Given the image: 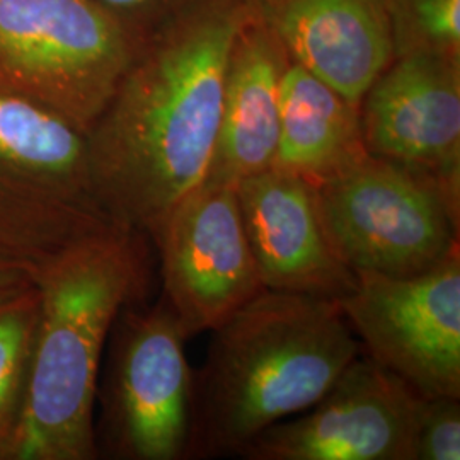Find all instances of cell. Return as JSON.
<instances>
[{
	"instance_id": "8fae6325",
	"label": "cell",
	"mask_w": 460,
	"mask_h": 460,
	"mask_svg": "<svg viewBox=\"0 0 460 460\" xmlns=\"http://www.w3.org/2000/svg\"><path fill=\"white\" fill-rule=\"evenodd\" d=\"M368 155L402 165L460 195V58L394 57L360 106Z\"/></svg>"
},
{
	"instance_id": "7a4b0ae2",
	"label": "cell",
	"mask_w": 460,
	"mask_h": 460,
	"mask_svg": "<svg viewBox=\"0 0 460 460\" xmlns=\"http://www.w3.org/2000/svg\"><path fill=\"white\" fill-rule=\"evenodd\" d=\"M40 315L16 428L0 460L98 459L96 391L116 317L146 300L148 235L110 226L33 275Z\"/></svg>"
},
{
	"instance_id": "52a82bcc",
	"label": "cell",
	"mask_w": 460,
	"mask_h": 460,
	"mask_svg": "<svg viewBox=\"0 0 460 460\" xmlns=\"http://www.w3.org/2000/svg\"><path fill=\"white\" fill-rule=\"evenodd\" d=\"M329 241L358 273L414 277L459 254V198L402 165L367 155L315 184Z\"/></svg>"
},
{
	"instance_id": "ba28073f",
	"label": "cell",
	"mask_w": 460,
	"mask_h": 460,
	"mask_svg": "<svg viewBox=\"0 0 460 460\" xmlns=\"http://www.w3.org/2000/svg\"><path fill=\"white\" fill-rule=\"evenodd\" d=\"M368 357L423 399L460 397V260L414 277L358 273L338 300Z\"/></svg>"
},
{
	"instance_id": "9c48e42d",
	"label": "cell",
	"mask_w": 460,
	"mask_h": 460,
	"mask_svg": "<svg viewBox=\"0 0 460 460\" xmlns=\"http://www.w3.org/2000/svg\"><path fill=\"white\" fill-rule=\"evenodd\" d=\"M150 239L161 258L163 298L186 338L214 331L266 290L235 182H201L167 212Z\"/></svg>"
},
{
	"instance_id": "8992f818",
	"label": "cell",
	"mask_w": 460,
	"mask_h": 460,
	"mask_svg": "<svg viewBox=\"0 0 460 460\" xmlns=\"http://www.w3.org/2000/svg\"><path fill=\"white\" fill-rule=\"evenodd\" d=\"M138 47L93 0H0V91L87 133Z\"/></svg>"
},
{
	"instance_id": "5b68a950",
	"label": "cell",
	"mask_w": 460,
	"mask_h": 460,
	"mask_svg": "<svg viewBox=\"0 0 460 460\" xmlns=\"http://www.w3.org/2000/svg\"><path fill=\"white\" fill-rule=\"evenodd\" d=\"M178 317L161 296L116 317L99 372L98 454L118 460L186 457L193 427V374Z\"/></svg>"
},
{
	"instance_id": "5bb4252c",
	"label": "cell",
	"mask_w": 460,
	"mask_h": 460,
	"mask_svg": "<svg viewBox=\"0 0 460 460\" xmlns=\"http://www.w3.org/2000/svg\"><path fill=\"white\" fill-rule=\"evenodd\" d=\"M292 58L249 5L230 43L222 116L205 181L237 182L271 169L279 135V87Z\"/></svg>"
},
{
	"instance_id": "30bf717a",
	"label": "cell",
	"mask_w": 460,
	"mask_h": 460,
	"mask_svg": "<svg viewBox=\"0 0 460 460\" xmlns=\"http://www.w3.org/2000/svg\"><path fill=\"white\" fill-rule=\"evenodd\" d=\"M423 397L370 357H357L313 411L239 450L247 460H414Z\"/></svg>"
},
{
	"instance_id": "277c9868",
	"label": "cell",
	"mask_w": 460,
	"mask_h": 460,
	"mask_svg": "<svg viewBox=\"0 0 460 460\" xmlns=\"http://www.w3.org/2000/svg\"><path fill=\"white\" fill-rule=\"evenodd\" d=\"M113 224L94 193L87 133L47 106L0 91V263L33 277Z\"/></svg>"
},
{
	"instance_id": "4fadbf2b",
	"label": "cell",
	"mask_w": 460,
	"mask_h": 460,
	"mask_svg": "<svg viewBox=\"0 0 460 460\" xmlns=\"http://www.w3.org/2000/svg\"><path fill=\"white\" fill-rule=\"evenodd\" d=\"M290 58L360 106L394 60L391 26L378 0H252Z\"/></svg>"
},
{
	"instance_id": "3957f363",
	"label": "cell",
	"mask_w": 460,
	"mask_h": 460,
	"mask_svg": "<svg viewBox=\"0 0 460 460\" xmlns=\"http://www.w3.org/2000/svg\"><path fill=\"white\" fill-rule=\"evenodd\" d=\"M360 345L336 300L264 290L214 329L188 454H239L328 393Z\"/></svg>"
},
{
	"instance_id": "ac0fdd59",
	"label": "cell",
	"mask_w": 460,
	"mask_h": 460,
	"mask_svg": "<svg viewBox=\"0 0 460 460\" xmlns=\"http://www.w3.org/2000/svg\"><path fill=\"white\" fill-rule=\"evenodd\" d=\"M459 459V397L423 399L414 433V460Z\"/></svg>"
},
{
	"instance_id": "d6986e66",
	"label": "cell",
	"mask_w": 460,
	"mask_h": 460,
	"mask_svg": "<svg viewBox=\"0 0 460 460\" xmlns=\"http://www.w3.org/2000/svg\"><path fill=\"white\" fill-rule=\"evenodd\" d=\"M108 16L132 36L142 41L186 0H93Z\"/></svg>"
},
{
	"instance_id": "e0dca14e",
	"label": "cell",
	"mask_w": 460,
	"mask_h": 460,
	"mask_svg": "<svg viewBox=\"0 0 460 460\" xmlns=\"http://www.w3.org/2000/svg\"><path fill=\"white\" fill-rule=\"evenodd\" d=\"M394 45V57L438 53L460 58V0H378Z\"/></svg>"
},
{
	"instance_id": "9a60e30c",
	"label": "cell",
	"mask_w": 460,
	"mask_h": 460,
	"mask_svg": "<svg viewBox=\"0 0 460 460\" xmlns=\"http://www.w3.org/2000/svg\"><path fill=\"white\" fill-rule=\"evenodd\" d=\"M367 155L358 106L292 60L279 87V148L273 167L315 186L362 163Z\"/></svg>"
},
{
	"instance_id": "6da1fadb",
	"label": "cell",
	"mask_w": 460,
	"mask_h": 460,
	"mask_svg": "<svg viewBox=\"0 0 460 460\" xmlns=\"http://www.w3.org/2000/svg\"><path fill=\"white\" fill-rule=\"evenodd\" d=\"M251 0H186L135 49L87 132L94 193L116 226L148 235L205 181L230 43Z\"/></svg>"
},
{
	"instance_id": "7c38bea8",
	"label": "cell",
	"mask_w": 460,
	"mask_h": 460,
	"mask_svg": "<svg viewBox=\"0 0 460 460\" xmlns=\"http://www.w3.org/2000/svg\"><path fill=\"white\" fill-rule=\"evenodd\" d=\"M247 243L266 290L341 300L357 285L329 241L313 182L277 167L235 182Z\"/></svg>"
},
{
	"instance_id": "ffe728a7",
	"label": "cell",
	"mask_w": 460,
	"mask_h": 460,
	"mask_svg": "<svg viewBox=\"0 0 460 460\" xmlns=\"http://www.w3.org/2000/svg\"><path fill=\"white\" fill-rule=\"evenodd\" d=\"M33 279V277L19 268L9 266V264L0 263V290H5L9 287H16L21 283H26Z\"/></svg>"
},
{
	"instance_id": "2e32d148",
	"label": "cell",
	"mask_w": 460,
	"mask_h": 460,
	"mask_svg": "<svg viewBox=\"0 0 460 460\" xmlns=\"http://www.w3.org/2000/svg\"><path fill=\"white\" fill-rule=\"evenodd\" d=\"M40 315V292L30 279L0 290V456L22 410Z\"/></svg>"
}]
</instances>
